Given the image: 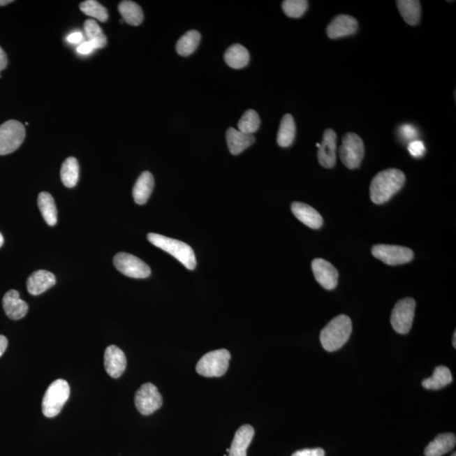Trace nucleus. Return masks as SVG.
<instances>
[{
  "label": "nucleus",
  "mask_w": 456,
  "mask_h": 456,
  "mask_svg": "<svg viewBox=\"0 0 456 456\" xmlns=\"http://www.w3.org/2000/svg\"><path fill=\"white\" fill-rule=\"evenodd\" d=\"M114 265L123 275L137 279L149 277L152 273L147 264L138 257L128 253H117L114 258Z\"/></svg>",
  "instance_id": "6e6552de"
},
{
  "label": "nucleus",
  "mask_w": 456,
  "mask_h": 456,
  "mask_svg": "<svg viewBox=\"0 0 456 456\" xmlns=\"http://www.w3.org/2000/svg\"><path fill=\"white\" fill-rule=\"evenodd\" d=\"M455 436L451 433L439 434L426 447V456H442L454 449Z\"/></svg>",
  "instance_id": "4be33fe9"
},
{
  "label": "nucleus",
  "mask_w": 456,
  "mask_h": 456,
  "mask_svg": "<svg viewBox=\"0 0 456 456\" xmlns=\"http://www.w3.org/2000/svg\"><path fill=\"white\" fill-rule=\"evenodd\" d=\"M137 410L145 415H151L163 406V397L156 386L145 383L137 390L135 397Z\"/></svg>",
  "instance_id": "9b49d317"
},
{
  "label": "nucleus",
  "mask_w": 456,
  "mask_h": 456,
  "mask_svg": "<svg viewBox=\"0 0 456 456\" xmlns=\"http://www.w3.org/2000/svg\"><path fill=\"white\" fill-rule=\"evenodd\" d=\"M55 284L56 277L54 274L44 270L32 273L27 282L28 292L34 296L40 295Z\"/></svg>",
  "instance_id": "f3484780"
},
{
  "label": "nucleus",
  "mask_w": 456,
  "mask_h": 456,
  "mask_svg": "<svg viewBox=\"0 0 456 456\" xmlns=\"http://www.w3.org/2000/svg\"><path fill=\"white\" fill-rule=\"evenodd\" d=\"M3 244V237L1 233H0V248L2 247V245Z\"/></svg>",
  "instance_id": "37998d69"
},
{
  "label": "nucleus",
  "mask_w": 456,
  "mask_h": 456,
  "mask_svg": "<svg viewBox=\"0 0 456 456\" xmlns=\"http://www.w3.org/2000/svg\"><path fill=\"white\" fill-rule=\"evenodd\" d=\"M201 36L199 31L191 30L182 36L176 44L177 54L183 57H188L197 50L199 46Z\"/></svg>",
  "instance_id": "c85d7f7f"
},
{
  "label": "nucleus",
  "mask_w": 456,
  "mask_h": 456,
  "mask_svg": "<svg viewBox=\"0 0 456 456\" xmlns=\"http://www.w3.org/2000/svg\"><path fill=\"white\" fill-rule=\"evenodd\" d=\"M80 9L84 15L98 20L101 22L108 21V13L106 8L95 0H87V1L80 3Z\"/></svg>",
  "instance_id": "473e14b6"
},
{
  "label": "nucleus",
  "mask_w": 456,
  "mask_h": 456,
  "mask_svg": "<svg viewBox=\"0 0 456 456\" xmlns=\"http://www.w3.org/2000/svg\"><path fill=\"white\" fill-rule=\"evenodd\" d=\"M405 182L406 176L399 169L390 168L378 172L371 182V200L377 205L387 203L401 191Z\"/></svg>",
  "instance_id": "f257e3e1"
},
{
  "label": "nucleus",
  "mask_w": 456,
  "mask_h": 456,
  "mask_svg": "<svg viewBox=\"0 0 456 456\" xmlns=\"http://www.w3.org/2000/svg\"><path fill=\"white\" fill-rule=\"evenodd\" d=\"M26 137L25 126L19 121L9 120L0 125V156L13 153Z\"/></svg>",
  "instance_id": "423d86ee"
},
{
  "label": "nucleus",
  "mask_w": 456,
  "mask_h": 456,
  "mask_svg": "<svg viewBox=\"0 0 456 456\" xmlns=\"http://www.w3.org/2000/svg\"><path fill=\"white\" fill-rule=\"evenodd\" d=\"M260 125V119L256 111L249 109L244 112V115L240 120L237 127L239 131L245 134L253 135L259 130Z\"/></svg>",
  "instance_id": "2f4dec72"
},
{
  "label": "nucleus",
  "mask_w": 456,
  "mask_h": 456,
  "mask_svg": "<svg viewBox=\"0 0 456 456\" xmlns=\"http://www.w3.org/2000/svg\"><path fill=\"white\" fill-rule=\"evenodd\" d=\"M231 354L226 349L212 351L200 358L196 365L197 373L204 377H221L227 372Z\"/></svg>",
  "instance_id": "39448f33"
},
{
  "label": "nucleus",
  "mask_w": 456,
  "mask_h": 456,
  "mask_svg": "<svg viewBox=\"0 0 456 456\" xmlns=\"http://www.w3.org/2000/svg\"><path fill=\"white\" fill-rule=\"evenodd\" d=\"M8 64V59L5 51L0 47V72L5 70Z\"/></svg>",
  "instance_id": "58836bf2"
},
{
  "label": "nucleus",
  "mask_w": 456,
  "mask_h": 456,
  "mask_svg": "<svg viewBox=\"0 0 456 456\" xmlns=\"http://www.w3.org/2000/svg\"><path fill=\"white\" fill-rule=\"evenodd\" d=\"M314 277L323 288L333 290L338 284L339 273L334 266L324 259H316L312 262Z\"/></svg>",
  "instance_id": "f8f14e48"
},
{
  "label": "nucleus",
  "mask_w": 456,
  "mask_h": 456,
  "mask_svg": "<svg viewBox=\"0 0 456 456\" xmlns=\"http://www.w3.org/2000/svg\"><path fill=\"white\" fill-rule=\"evenodd\" d=\"M119 13L122 15L124 22L131 26H140L144 21L143 10L141 7L134 1L125 0L119 3L118 7Z\"/></svg>",
  "instance_id": "393cba45"
},
{
  "label": "nucleus",
  "mask_w": 456,
  "mask_h": 456,
  "mask_svg": "<svg viewBox=\"0 0 456 456\" xmlns=\"http://www.w3.org/2000/svg\"><path fill=\"white\" fill-rule=\"evenodd\" d=\"M453 381L450 370L446 366H439L434 374L422 381V386L427 390H439L450 385Z\"/></svg>",
  "instance_id": "bb28decb"
},
{
  "label": "nucleus",
  "mask_w": 456,
  "mask_h": 456,
  "mask_svg": "<svg viewBox=\"0 0 456 456\" xmlns=\"http://www.w3.org/2000/svg\"><path fill=\"white\" fill-rule=\"evenodd\" d=\"M226 138H227L229 151L234 156L240 155L256 142V138L253 135L245 134L234 128H228Z\"/></svg>",
  "instance_id": "6ab92c4d"
},
{
  "label": "nucleus",
  "mask_w": 456,
  "mask_h": 456,
  "mask_svg": "<svg viewBox=\"0 0 456 456\" xmlns=\"http://www.w3.org/2000/svg\"><path fill=\"white\" fill-rule=\"evenodd\" d=\"M80 167L78 161L75 157H68L62 164L60 177L62 183L67 188H74L78 183Z\"/></svg>",
  "instance_id": "c756f323"
},
{
  "label": "nucleus",
  "mask_w": 456,
  "mask_h": 456,
  "mask_svg": "<svg viewBox=\"0 0 456 456\" xmlns=\"http://www.w3.org/2000/svg\"><path fill=\"white\" fill-rule=\"evenodd\" d=\"M292 212L301 223L312 229H318L322 227L323 218L316 209L310 205L294 203L292 205Z\"/></svg>",
  "instance_id": "a211bd4d"
},
{
  "label": "nucleus",
  "mask_w": 456,
  "mask_h": 456,
  "mask_svg": "<svg viewBox=\"0 0 456 456\" xmlns=\"http://www.w3.org/2000/svg\"><path fill=\"white\" fill-rule=\"evenodd\" d=\"M126 366V357L123 351L118 346H109L104 354V368L109 376L119 378L124 374Z\"/></svg>",
  "instance_id": "4468645a"
},
{
  "label": "nucleus",
  "mask_w": 456,
  "mask_h": 456,
  "mask_svg": "<svg viewBox=\"0 0 456 456\" xmlns=\"http://www.w3.org/2000/svg\"><path fill=\"white\" fill-rule=\"evenodd\" d=\"M3 308L6 316L14 321L21 320L28 312L27 302L21 300L16 290H10L3 296Z\"/></svg>",
  "instance_id": "dca6fc26"
},
{
  "label": "nucleus",
  "mask_w": 456,
  "mask_h": 456,
  "mask_svg": "<svg viewBox=\"0 0 456 456\" xmlns=\"http://www.w3.org/2000/svg\"><path fill=\"white\" fill-rule=\"evenodd\" d=\"M71 395V388L64 379H57L48 387L43 399V413L45 417H56L61 411Z\"/></svg>",
  "instance_id": "20e7f679"
},
{
  "label": "nucleus",
  "mask_w": 456,
  "mask_h": 456,
  "mask_svg": "<svg viewBox=\"0 0 456 456\" xmlns=\"http://www.w3.org/2000/svg\"><path fill=\"white\" fill-rule=\"evenodd\" d=\"M372 253L378 260L389 265L409 263L414 257L413 250L409 248L388 244L374 246Z\"/></svg>",
  "instance_id": "9d476101"
},
{
  "label": "nucleus",
  "mask_w": 456,
  "mask_h": 456,
  "mask_svg": "<svg viewBox=\"0 0 456 456\" xmlns=\"http://www.w3.org/2000/svg\"><path fill=\"white\" fill-rule=\"evenodd\" d=\"M365 156L363 141L355 133H348L342 139L340 147V157L342 163L349 169L359 168Z\"/></svg>",
  "instance_id": "0eeeda50"
},
{
  "label": "nucleus",
  "mask_w": 456,
  "mask_h": 456,
  "mask_svg": "<svg viewBox=\"0 0 456 456\" xmlns=\"http://www.w3.org/2000/svg\"><path fill=\"white\" fill-rule=\"evenodd\" d=\"M147 239L156 247L171 254L187 269L191 270L196 269V254L191 246L184 243V242L170 239V237L156 233H149Z\"/></svg>",
  "instance_id": "7ed1b4c3"
},
{
  "label": "nucleus",
  "mask_w": 456,
  "mask_h": 456,
  "mask_svg": "<svg viewBox=\"0 0 456 456\" xmlns=\"http://www.w3.org/2000/svg\"><path fill=\"white\" fill-rule=\"evenodd\" d=\"M306 0H285L282 2V10L290 18H300L308 9Z\"/></svg>",
  "instance_id": "72a5a7b5"
},
{
  "label": "nucleus",
  "mask_w": 456,
  "mask_h": 456,
  "mask_svg": "<svg viewBox=\"0 0 456 456\" xmlns=\"http://www.w3.org/2000/svg\"><path fill=\"white\" fill-rule=\"evenodd\" d=\"M82 34L80 32H74L68 36V41L71 43H78L82 41Z\"/></svg>",
  "instance_id": "ea45409f"
},
{
  "label": "nucleus",
  "mask_w": 456,
  "mask_h": 456,
  "mask_svg": "<svg viewBox=\"0 0 456 456\" xmlns=\"http://www.w3.org/2000/svg\"><path fill=\"white\" fill-rule=\"evenodd\" d=\"M84 34H86L89 43L91 44L94 50L103 48L107 45V38L103 34L102 28L94 20H87L84 23Z\"/></svg>",
  "instance_id": "7c9ffc66"
},
{
  "label": "nucleus",
  "mask_w": 456,
  "mask_h": 456,
  "mask_svg": "<svg viewBox=\"0 0 456 456\" xmlns=\"http://www.w3.org/2000/svg\"><path fill=\"white\" fill-rule=\"evenodd\" d=\"M253 435L254 429L252 426L246 425L240 427L229 449V456H247V450Z\"/></svg>",
  "instance_id": "aec40b11"
},
{
  "label": "nucleus",
  "mask_w": 456,
  "mask_h": 456,
  "mask_svg": "<svg viewBox=\"0 0 456 456\" xmlns=\"http://www.w3.org/2000/svg\"><path fill=\"white\" fill-rule=\"evenodd\" d=\"M38 205L42 213L44 221L47 225L55 226L58 221V211L54 203V197L50 193L42 192L39 193Z\"/></svg>",
  "instance_id": "b1692460"
},
{
  "label": "nucleus",
  "mask_w": 456,
  "mask_h": 456,
  "mask_svg": "<svg viewBox=\"0 0 456 456\" xmlns=\"http://www.w3.org/2000/svg\"><path fill=\"white\" fill-rule=\"evenodd\" d=\"M325 450L321 448L316 449H304L296 451L292 456H325Z\"/></svg>",
  "instance_id": "e433bc0d"
},
{
  "label": "nucleus",
  "mask_w": 456,
  "mask_h": 456,
  "mask_svg": "<svg viewBox=\"0 0 456 456\" xmlns=\"http://www.w3.org/2000/svg\"><path fill=\"white\" fill-rule=\"evenodd\" d=\"M13 1H10V0H0V7L9 5Z\"/></svg>",
  "instance_id": "79ce46f5"
},
{
  "label": "nucleus",
  "mask_w": 456,
  "mask_h": 456,
  "mask_svg": "<svg viewBox=\"0 0 456 456\" xmlns=\"http://www.w3.org/2000/svg\"><path fill=\"white\" fill-rule=\"evenodd\" d=\"M8 346V340L6 337L0 336V358L5 353Z\"/></svg>",
  "instance_id": "a19ab883"
},
{
  "label": "nucleus",
  "mask_w": 456,
  "mask_h": 456,
  "mask_svg": "<svg viewBox=\"0 0 456 456\" xmlns=\"http://www.w3.org/2000/svg\"><path fill=\"white\" fill-rule=\"evenodd\" d=\"M453 346L454 348H456V332H455L454 333V337H453Z\"/></svg>",
  "instance_id": "c03bdc74"
},
{
  "label": "nucleus",
  "mask_w": 456,
  "mask_h": 456,
  "mask_svg": "<svg viewBox=\"0 0 456 456\" xmlns=\"http://www.w3.org/2000/svg\"><path fill=\"white\" fill-rule=\"evenodd\" d=\"M94 50V47L91 46V44L89 42L84 43L82 45H80L78 47V52L79 54H91L92 51Z\"/></svg>",
  "instance_id": "4c0bfd02"
},
{
  "label": "nucleus",
  "mask_w": 456,
  "mask_h": 456,
  "mask_svg": "<svg viewBox=\"0 0 456 456\" xmlns=\"http://www.w3.org/2000/svg\"><path fill=\"white\" fill-rule=\"evenodd\" d=\"M337 136L333 130H327L318 147V159L322 167L332 168L337 161Z\"/></svg>",
  "instance_id": "ddd939ff"
},
{
  "label": "nucleus",
  "mask_w": 456,
  "mask_h": 456,
  "mask_svg": "<svg viewBox=\"0 0 456 456\" xmlns=\"http://www.w3.org/2000/svg\"><path fill=\"white\" fill-rule=\"evenodd\" d=\"M358 28L357 20L353 16L341 15L329 24L326 31L330 38L337 39L354 34Z\"/></svg>",
  "instance_id": "2eb2a0df"
},
{
  "label": "nucleus",
  "mask_w": 456,
  "mask_h": 456,
  "mask_svg": "<svg viewBox=\"0 0 456 456\" xmlns=\"http://www.w3.org/2000/svg\"><path fill=\"white\" fill-rule=\"evenodd\" d=\"M415 309V301L411 297H406L395 304L390 318L391 325L395 332L402 334L410 332L413 325Z\"/></svg>",
  "instance_id": "1a4fd4ad"
},
{
  "label": "nucleus",
  "mask_w": 456,
  "mask_h": 456,
  "mask_svg": "<svg viewBox=\"0 0 456 456\" xmlns=\"http://www.w3.org/2000/svg\"><path fill=\"white\" fill-rule=\"evenodd\" d=\"M352 321L341 314L329 322L321 333V341L327 352H334L342 348L352 334Z\"/></svg>",
  "instance_id": "f03ea898"
},
{
  "label": "nucleus",
  "mask_w": 456,
  "mask_h": 456,
  "mask_svg": "<svg viewBox=\"0 0 456 456\" xmlns=\"http://www.w3.org/2000/svg\"><path fill=\"white\" fill-rule=\"evenodd\" d=\"M296 135V124L293 117L286 115L281 119L277 134V143L281 147H288L293 143Z\"/></svg>",
  "instance_id": "cd10ccee"
},
{
  "label": "nucleus",
  "mask_w": 456,
  "mask_h": 456,
  "mask_svg": "<svg viewBox=\"0 0 456 456\" xmlns=\"http://www.w3.org/2000/svg\"><path fill=\"white\" fill-rule=\"evenodd\" d=\"M451 456H456L455 452H454L453 455H452Z\"/></svg>",
  "instance_id": "a18cd8bd"
},
{
  "label": "nucleus",
  "mask_w": 456,
  "mask_h": 456,
  "mask_svg": "<svg viewBox=\"0 0 456 456\" xmlns=\"http://www.w3.org/2000/svg\"><path fill=\"white\" fill-rule=\"evenodd\" d=\"M153 188H154V177L152 173L147 171L141 173L133 188V198L135 203L138 205L147 203L152 195Z\"/></svg>",
  "instance_id": "412c9836"
},
{
  "label": "nucleus",
  "mask_w": 456,
  "mask_h": 456,
  "mask_svg": "<svg viewBox=\"0 0 456 456\" xmlns=\"http://www.w3.org/2000/svg\"><path fill=\"white\" fill-rule=\"evenodd\" d=\"M399 133L402 135L403 138L406 140L413 141L417 138L418 132L415 131V128L411 124H404L399 128Z\"/></svg>",
  "instance_id": "c9c22d12"
},
{
  "label": "nucleus",
  "mask_w": 456,
  "mask_h": 456,
  "mask_svg": "<svg viewBox=\"0 0 456 456\" xmlns=\"http://www.w3.org/2000/svg\"><path fill=\"white\" fill-rule=\"evenodd\" d=\"M409 151L411 156L415 157V159H419V157H422L425 154L426 148L422 141L415 140L410 142L409 145Z\"/></svg>",
  "instance_id": "f704fd0d"
},
{
  "label": "nucleus",
  "mask_w": 456,
  "mask_h": 456,
  "mask_svg": "<svg viewBox=\"0 0 456 456\" xmlns=\"http://www.w3.org/2000/svg\"><path fill=\"white\" fill-rule=\"evenodd\" d=\"M249 58V51L241 44H233L228 48L224 54L226 64L235 70L247 66Z\"/></svg>",
  "instance_id": "5701e85b"
},
{
  "label": "nucleus",
  "mask_w": 456,
  "mask_h": 456,
  "mask_svg": "<svg viewBox=\"0 0 456 456\" xmlns=\"http://www.w3.org/2000/svg\"><path fill=\"white\" fill-rule=\"evenodd\" d=\"M397 6L404 21L411 26L417 25L421 17V3L415 0H399Z\"/></svg>",
  "instance_id": "a878e982"
}]
</instances>
